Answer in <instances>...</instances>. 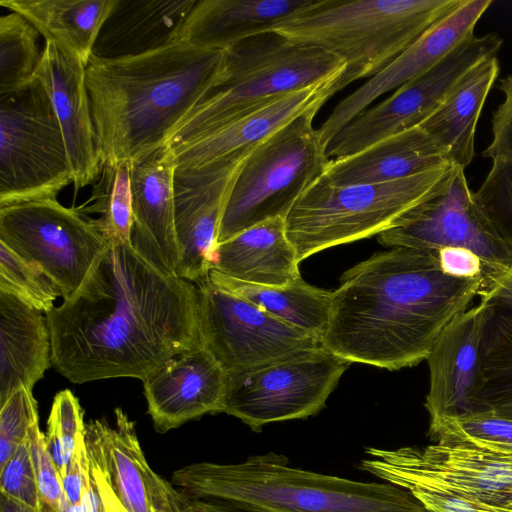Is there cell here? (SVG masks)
Returning a JSON list of instances; mask_svg holds the SVG:
<instances>
[{"instance_id": "cell-48", "label": "cell", "mask_w": 512, "mask_h": 512, "mask_svg": "<svg viewBox=\"0 0 512 512\" xmlns=\"http://www.w3.org/2000/svg\"><path fill=\"white\" fill-rule=\"evenodd\" d=\"M91 475L95 481L98 491L104 503L106 512H127L121 505L116 495L105 481L102 474L92 465H90Z\"/></svg>"}, {"instance_id": "cell-34", "label": "cell", "mask_w": 512, "mask_h": 512, "mask_svg": "<svg viewBox=\"0 0 512 512\" xmlns=\"http://www.w3.org/2000/svg\"><path fill=\"white\" fill-rule=\"evenodd\" d=\"M39 31L16 12L0 18V94L19 88L35 78L42 60Z\"/></svg>"}, {"instance_id": "cell-38", "label": "cell", "mask_w": 512, "mask_h": 512, "mask_svg": "<svg viewBox=\"0 0 512 512\" xmlns=\"http://www.w3.org/2000/svg\"><path fill=\"white\" fill-rule=\"evenodd\" d=\"M84 436L83 410L78 398L70 390L58 392L47 421L45 441L61 477Z\"/></svg>"}, {"instance_id": "cell-32", "label": "cell", "mask_w": 512, "mask_h": 512, "mask_svg": "<svg viewBox=\"0 0 512 512\" xmlns=\"http://www.w3.org/2000/svg\"><path fill=\"white\" fill-rule=\"evenodd\" d=\"M485 303L475 415L512 420V309Z\"/></svg>"}, {"instance_id": "cell-30", "label": "cell", "mask_w": 512, "mask_h": 512, "mask_svg": "<svg viewBox=\"0 0 512 512\" xmlns=\"http://www.w3.org/2000/svg\"><path fill=\"white\" fill-rule=\"evenodd\" d=\"M118 0H1L43 37L88 65L98 35Z\"/></svg>"}, {"instance_id": "cell-25", "label": "cell", "mask_w": 512, "mask_h": 512, "mask_svg": "<svg viewBox=\"0 0 512 512\" xmlns=\"http://www.w3.org/2000/svg\"><path fill=\"white\" fill-rule=\"evenodd\" d=\"M211 270L270 287H284L302 278L284 217L260 222L217 244Z\"/></svg>"}, {"instance_id": "cell-31", "label": "cell", "mask_w": 512, "mask_h": 512, "mask_svg": "<svg viewBox=\"0 0 512 512\" xmlns=\"http://www.w3.org/2000/svg\"><path fill=\"white\" fill-rule=\"evenodd\" d=\"M208 279L278 319L310 333L321 342L329 320L332 291L312 286L302 278L284 287H270L210 270Z\"/></svg>"}, {"instance_id": "cell-22", "label": "cell", "mask_w": 512, "mask_h": 512, "mask_svg": "<svg viewBox=\"0 0 512 512\" xmlns=\"http://www.w3.org/2000/svg\"><path fill=\"white\" fill-rule=\"evenodd\" d=\"M175 169L169 145L131 163V245L154 268L169 275H176L180 260L174 220Z\"/></svg>"}, {"instance_id": "cell-41", "label": "cell", "mask_w": 512, "mask_h": 512, "mask_svg": "<svg viewBox=\"0 0 512 512\" xmlns=\"http://www.w3.org/2000/svg\"><path fill=\"white\" fill-rule=\"evenodd\" d=\"M28 442L42 505L56 512H63L68 501L65 498L62 477L47 450L45 435L39 424L30 430Z\"/></svg>"}, {"instance_id": "cell-51", "label": "cell", "mask_w": 512, "mask_h": 512, "mask_svg": "<svg viewBox=\"0 0 512 512\" xmlns=\"http://www.w3.org/2000/svg\"><path fill=\"white\" fill-rule=\"evenodd\" d=\"M63 512H82L81 505H73L68 502Z\"/></svg>"}, {"instance_id": "cell-18", "label": "cell", "mask_w": 512, "mask_h": 512, "mask_svg": "<svg viewBox=\"0 0 512 512\" xmlns=\"http://www.w3.org/2000/svg\"><path fill=\"white\" fill-rule=\"evenodd\" d=\"M486 303L456 316L442 331L426 358L429 391L424 406L429 426L445 419L476 414L480 340Z\"/></svg>"}, {"instance_id": "cell-15", "label": "cell", "mask_w": 512, "mask_h": 512, "mask_svg": "<svg viewBox=\"0 0 512 512\" xmlns=\"http://www.w3.org/2000/svg\"><path fill=\"white\" fill-rule=\"evenodd\" d=\"M377 239L390 248H467L483 260L486 277L512 264V248L480 216L461 167L444 193L411 211Z\"/></svg>"}, {"instance_id": "cell-5", "label": "cell", "mask_w": 512, "mask_h": 512, "mask_svg": "<svg viewBox=\"0 0 512 512\" xmlns=\"http://www.w3.org/2000/svg\"><path fill=\"white\" fill-rule=\"evenodd\" d=\"M462 0H319L272 31L319 47L345 61L328 100L360 78L372 77Z\"/></svg>"}, {"instance_id": "cell-2", "label": "cell", "mask_w": 512, "mask_h": 512, "mask_svg": "<svg viewBox=\"0 0 512 512\" xmlns=\"http://www.w3.org/2000/svg\"><path fill=\"white\" fill-rule=\"evenodd\" d=\"M482 285L444 273L436 251L377 252L342 274L321 345L349 363L390 371L415 366Z\"/></svg>"}, {"instance_id": "cell-26", "label": "cell", "mask_w": 512, "mask_h": 512, "mask_svg": "<svg viewBox=\"0 0 512 512\" xmlns=\"http://www.w3.org/2000/svg\"><path fill=\"white\" fill-rule=\"evenodd\" d=\"M88 459L104 477L127 512H153L146 482L149 467L140 446L135 423L115 409V425L105 420L85 424Z\"/></svg>"}, {"instance_id": "cell-16", "label": "cell", "mask_w": 512, "mask_h": 512, "mask_svg": "<svg viewBox=\"0 0 512 512\" xmlns=\"http://www.w3.org/2000/svg\"><path fill=\"white\" fill-rule=\"evenodd\" d=\"M492 0H462L400 55L344 98L317 129L327 149L335 136L383 94L425 73L474 35L476 24Z\"/></svg>"}, {"instance_id": "cell-10", "label": "cell", "mask_w": 512, "mask_h": 512, "mask_svg": "<svg viewBox=\"0 0 512 512\" xmlns=\"http://www.w3.org/2000/svg\"><path fill=\"white\" fill-rule=\"evenodd\" d=\"M349 365L320 346L228 374L222 413L255 432L274 422L308 418L325 407Z\"/></svg>"}, {"instance_id": "cell-37", "label": "cell", "mask_w": 512, "mask_h": 512, "mask_svg": "<svg viewBox=\"0 0 512 512\" xmlns=\"http://www.w3.org/2000/svg\"><path fill=\"white\" fill-rule=\"evenodd\" d=\"M473 202L484 221L512 248V155L492 160L490 171L473 192Z\"/></svg>"}, {"instance_id": "cell-24", "label": "cell", "mask_w": 512, "mask_h": 512, "mask_svg": "<svg viewBox=\"0 0 512 512\" xmlns=\"http://www.w3.org/2000/svg\"><path fill=\"white\" fill-rule=\"evenodd\" d=\"M451 162L420 126L390 135L355 154L330 159L324 178L338 186L390 182Z\"/></svg>"}, {"instance_id": "cell-35", "label": "cell", "mask_w": 512, "mask_h": 512, "mask_svg": "<svg viewBox=\"0 0 512 512\" xmlns=\"http://www.w3.org/2000/svg\"><path fill=\"white\" fill-rule=\"evenodd\" d=\"M0 292L45 314L61 296L54 283L36 266L0 241Z\"/></svg>"}, {"instance_id": "cell-6", "label": "cell", "mask_w": 512, "mask_h": 512, "mask_svg": "<svg viewBox=\"0 0 512 512\" xmlns=\"http://www.w3.org/2000/svg\"><path fill=\"white\" fill-rule=\"evenodd\" d=\"M345 61L319 47L270 31L224 50L223 73L167 145L199 138L288 92L335 81Z\"/></svg>"}, {"instance_id": "cell-9", "label": "cell", "mask_w": 512, "mask_h": 512, "mask_svg": "<svg viewBox=\"0 0 512 512\" xmlns=\"http://www.w3.org/2000/svg\"><path fill=\"white\" fill-rule=\"evenodd\" d=\"M73 181L63 133L35 76L0 94V207L56 199Z\"/></svg>"}, {"instance_id": "cell-20", "label": "cell", "mask_w": 512, "mask_h": 512, "mask_svg": "<svg viewBox=\"0 0 512 512\" xmlns=\"http://www.w3.org/2000/svg\"><path fill=\"white\" fill-rule=\"evenodd\" d=\"M335 81L279 95L256 109L190 142L170 146L176 169H196L243 159L274 132L296 117L318 110Z\"/></svg>"}, {"instance_id": "cell-44", "label": "cell", "mask_w": 512, "mask_h": 512, "mask_svg": "<svg viewBox=\"0 0 512 512\" xmlns=\"http://www.w3.org/2000/svg\"><path fill=\"white\" fill-rule=\"evenodd\" d=\"M437 257L444 273L460 279L486 278L487 269L483 260L473 251L463 247H442Z\"/></svg>"}, {"instance_id": "cell-33", "label": "cell", "mask_w": 512, "mask_h": 512, "mask_svg": "<svg viewBox=\"0 0 512 512\" xmlns=\"http://www.w3.org/2000/svg\"><path fill=\"white\" fill-rule=\"evenodd\" d=\"M75 209L84 216L98 215L87 218L109 244H131V164L125 161L103 163L91 197Z\"/></svg>"}, {"instance_id": "cell-14", "label": "cell", "mask_w": 512, "mask_h": 512, "mask_svg": "<svg viewBox=\"0 0 512 512\" xmlns=\"http://www.w3.org/2000/svg\"><path fill=\"white\" fill-rule=\"evenodd\" d=\"M502 45L503 39L495 32L471 36L431 69L403 84L345 126L327 147L328 158L355 154L419 125L473 68L497 56Z\"/></svg>"}, {"instance_id": "cell-23", "label": "cell", "mask_w": 512, "mask_h": 512, "mask_svg": "<svg viewBox=\"0 0 512 512\" xmlns=\"http://www.w3.org/2000/svg\"><path fill=\"white\" fill-rule=\"evenodd\" d=\"M313 0H196L172 42L225 50L272 31Z\"/></svg>"}, {"instance_id": "cell-11", "label": "cell", "mask_w": 512, "mask_h": 512, "mask_svg": "<svg viewBox=\"0 0 512 512\" xmlns=\"http://www.w3.org/2000/svg\"><path fill=\"white\" fill-rule=\"evenodd\" d=\"M0 241L38 266L64 301L82 286L110 245L86 216L56 199L0 207Z\"/></svg>"}, {"instance_id": "cell-36", "label": "cell", "mask_w": 512, "mask_h": 512, "mask_svg": "<svg viewBox=\"0 0 512 512\" xmlns=\"http://www.w3.org/2000/svg\"><path fill=\"white\" fill-rule=\"evenodd\" d=\"M434 443L466 444L512 454V420L489 414L445 419L429 426Z\"/></svg>"}, {"instance_id": "cell-50", "label": "cell", "mask_w": 512, "mask_h": 512, "mask_svg": "<svg viewBox=\"0 0 512 512\" xmlns=\"http://www.w3.org/2000/svg\"><path fill=\"white\" fill-rule=\"evenodd\" d=\"M0 512H36L23 504L8 498L4 495L0 496ZM40 512H56L53 509L42 505Z\"/></svg>"}, {"instance_id": "cell-4", "label": "cell", "mask_w": 512, "mask_h": 512, "mask_svg": "<svg viewBox=\"0 0 512 512\" xmlns=\"http://www.w3.org/2000/svg\"><path fill=\"white\" fill-rule=\"evenodd\" d=\"M172 484L188 498L247 512H429L404 488L297 468L275 452L237 463L191 464L173 473Z\"/></svg>"}, {"instance_id": "cell-1", "label": "cell", "mask_w": 512, "mask_h": 512, "mask_svg": "<svg viewBox=\"0 0 512 512\" xmlns=\"http://www.w3.org/2000/svg\"><path fill=\"white\" fill-rule=\"evenodd\" d=\"M45 315L52 365L76 384L143 381L202 346L198 287L157 270L131 244L111 243L77 292Z\"/></svg>"}, {"instance_id": "cell-46", "label": "cell", "mask_w": 512, "mask_h": 512, "mask_svg": "<svg viewBox=\"0 0 512 512\" xmlns=\"http://www.w3.org/2000/svg\"><path fill=\"white\" fill-rule=\"evenodd\" d=\"M88 466L89 459L84 436L62 476L65 498L70 504L78 505L81 502L83 475Z\"/></svg>"}, {"instance_id": "cell-3", "label": "cell", "mask_w": 512, "mask_h": 512, "mask_svg": "<svg viewBox=\"0 0 512 512\" xmlns=\"http://www.w3.org/2000/svg\"><path fill=\"white\" fill-rule=\"evenodd\" d=\"M223 68L224 50L180 42L122 58L92 55L86 81L101 164H131L167 145Z\"/></svg>"}, {"instance_id": "cell-43", "label": "cell", "mask_w": 512, "mask_h": 512, "mask_svg": "<svg viewBox=\"0 0 512 512\" xmlns=\"http://www.w3.org/2000/svg\"><path fill=\"white\" fill-rule=\"evenodd\" d=\"M503 102L492 117V141L482 155L492 160L512 155V73L500 80Z\"/></svg>"}, {"instance_id": "cell-8", "label": "cell", "mask_w": 512, "mask_h": 512, "mask_svg": "<svg viewBox=\"0 0 512 512\" xmlns=\"http://www.w3.org/2000/svg\"><path fill=\"white\" fill-rule=\"evenodd\" d=\"M310 110L282 126L246 155L223 211L217 243L276 217H286L325 172L329 158Z\"/></svg>"}, {"instance_id": "cell-19", "label": "cell", "mask_w": 512, "mask_h": 512, "mask_svg": "<svg viewBox=\"0 0 512 512\" xmlns=\"http://www.w3.org/2000/svg\"><path fill=\"white\" fill-rule=\"evenodd\" d=\"M35 76L47 91L59 121L77 192L93 183L102 168L86 66L56 43L45 41Z\"/></svg>"}, {"instance_id": "cell-40", "label": "cell", "mask_w": 512, "mask_h": 512, "mask_svg": "<svg viewBox=\"0 0 512 512\" xmlns=\"http://www.w3.org/2000/svg\"><path fill=\"white\" fill-rule=\"evenodd\" d=\"M1 495L40 512L42 501L38 489L28 439L0 466Z\"/></svg>"}, {"instance_id": "cell-49", "label": "cell", "mask_w": 512, "mask_h": 512, "mask_svg": "<svg viewBox=\"0 0 512 512\" xmlns=\"http://www.w3.org/2000/svg\"><path fill=\"white\" fill-rule=\"evenodd\" d=\"M192 512H247L229 503L215 499L189 498Z\"/></svg>"}, {"instance_id": "cell-28", "label": "cell", "mask_w": 512, "mask_h": 512, "mask_svg": "<svg viewBox=\"0 0 512 512\" xmlns=\"http://www.w3.org/2000/svg\"><path fill=\"white\" fill-rule=\"evenodd\" d=\"M196 0H118L96 40L93 56L122 58L172 42Z\"/></svg>"}, {"instance_id": "cell-42", "label": "cell", "mask_w": 512, "mask_h": 512, "mask_svg": "<svg viewBox=\"0 0 512 512\" xmlns=\"http://www.w3.org/2000/svg\"><path fill=\"white\" fill-rule=\"evenodd\" d=\"M401 488L408 490L429 512H510L432 485L408 483Z\"/></svg>"}, {"instance_id": "cell-45", "label": "cell", "mask_w": 512, "mask_h": 512, "mask_svg": "<svg viewBox=\"0 0 512 512\" xmlns=\"http://www.w3.org/2000/svg\"><path fill=\"white\" fill-rule=\"evenodd\" d=\"M146 482L153 512H192L189 498L156 474L150 466L146 472Z\"/></svg>"}, {"instance_id": "cell-12", "label": "cell", "mask_w": 512, "mask_h": 512, "mask_svg": "<svg viewBox=\"0 0 512 512\" xmlns=\"http://www.w3.org/2000/svg\"><path fill=\"white\" fill-rule=\"evenodd\" d=\"M359 468L398 487H441L512 512V454L466 444L367 447Z\"/></svg>"}, {"instance_id": "cell-27", "label": "cell", "mask_w": 512, "mask_h": 512, "mask_svg": "<svg viewBox=\"0 0 512 512\" xmlns=\"http://www.w3.org/2000/svg\"><path fill=\"white\" fill-rule=\"evenodd\" d=\"M51 364L46 316L0 292V404L21 388L32 390Z\"/></svg>"}, {"instance_id": "cell-17", "label": "cell", "mask_w": 512, "mask_h": 512, "mask_svg": "<svg viewBox=\"0 0 512 512\" xmlns=\"http://www.w3.org/2000/svg\"><path fill=\"white\" fill-rule=\"evenodd\" d=\"M242 160L175 169L176 275L195 285L211 270L223 211Z\"/></svg>"}, {"instance_id": "cell-29", "label": "cell", "mask_w": 512, "mask_h": 512, "mask_svg": "<svg viewBox=\"0 0 512 512\" xmlns=\"http://www.w3.org/2000/svg\"><path fill=\"white\" fill-rule=\"evenodd\" d=\"M499 71L497 56L479 63L418 125L464 170L473 160L476 126Z\"/></svg>"}, {"instance_id": "cell-7", "label": "cell", "mask_w": 512, "mask_h": 512, "mask_svg": "<svg viewBox=\"0 0 512 512\" xmlns=\"http://www.w3.org/2000/svg\"><path fill=\"white\" fill-rule=\"evenodd\" d=\"M459 166L447 162L416 175L376 184L338 186L316 179L285 217L299 263L330 247L378 235L444 193Z\"/></svg>"}, {"instance_id": "cell-47", "label": "cell", "mask_w": 512, "mask_h": 512, "mask_svg": "<svg viewBox=\"0 0 512 512\" xmlns=\"http://www.w3.org/2000/svg\"><path fill=\"white\" fill-rule=\"evenodd\" d=\"M481 300L512 309V264L485 278L480 294Z\"/></svg>"}, {"instance_id": "cell-21", "label": "cell", "mask_w": 512, "mask_h": 512, "mask_svg": "<svg viewBox=\"0 0 512 512\" xmlns=\"http://www.w3.org/2000/svg\"><path fill=\"white\" fill-rule=\"evenodd\" d=\"M227 377L203 346L169 361L142 381L155 429L163 433L205 414L222 413Z\"/></svg>"}, {"instance_id": "cell-39", "label": "cell", "mask_w": 512, "mask_h": 512, "mask_svg": "<svg viewBox=\"0 0 512 512\" xmlns=\"http://www.w3.org/2000/svg\"><path fill=\"white\" fill-rule=\"evenodd\" d=\"M37 424L38 406L32 390L21 388L0 404V466L28 439Z\"/></svg>"}, {"instance_id": "cell-13", "label": "cell", "mask_w": 512, "mask_h": 512, "mask_svg": "<svg viewBox=\"0 0 512 512\" xmlns=\"http://www.w3.org/2000/svg\"><path fill=\"white\" fill-rule=\"evenodd\" d=\"M196 286L202 346L228 374L322 346L315 336L214 285L208 276Z\"/></svg>"}]
</instances>
